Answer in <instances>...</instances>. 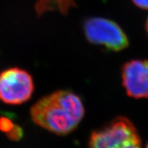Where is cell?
Wrapping results in <instances>:
<instances>
[{
	"mask_svg": "<svg viewBox=\"0 0 148 148\" xmlns=\"http://www.w3.org/2000/svg\"><path fill=\"white\" fill-rule=\"evenodd\" d=\"M14 126L15 125H14L11 122L9 119L6 118V117H1L0 118V131L4 132V133H8L14 127Z\"/></svg>",
	"mask_w": 148,
	"mask_h": 148,
	"instance_id": "8",
	"label": "cell"
},
{
	"mask_svg": "<svg viewBox=\"0 0 148 148\" xmlns=\"http://www.w3.org/2000/svg\"><path fill=\"white\" fill-rule=\"evenodd\" d=\"M135 6L141 9L148 10V0H132Z\"/></svg>",
	"mask_w": 148,
	"mask_h": 148,
	"instance_id": "9",
	"label": "cell"
},
{
	"mask_svg": "<svg viewBox=\"0 0 148 148\" xmlns=\"http://www.w3.org/2000/svg\"><path fill=\"white\" fill-rule=\"evenodd\" d=\"M145 30H146V32L148 35V18L146 21V24H145Z\"/></svg>",
	"mask_w": 148,
	"mask_h": 148,
	"instance_id": "10",
	"label": "cell"
},
{
	"mask_svg": "<svg viewBox=\"0 0 148 148\" xmlns=\"http://www.w3.org/2000/svg\"><path fill=\"white\" fill-rule=\"evenodd\" d=\"M8 138L11 141H19L23 137V130L20 126L15 125L11 131L6 134Z\"/></svg>",
	"mask_w": 148,
	"mask_h": 148,
	"instance_id": "7",
	"label": "cell"
},
{
	"mask_svg": "<svg viewBox=\"0 0 148 148\" xmlns=\"http://www.w3.org/2000/svg\"><path fill=\"white\" fill-rule=\"evenodd\" d=\"M122 84L129 97L148 99V60L135 59L121 67Z\"/></svg>",
	"mask_w": 148,
	"mask_h": 148,
	"instance_id": "5",
	"label": "cell"
},
{
	"mask_svg": "<svg viewBox=\"0 0 148 148\" xmlns=\"http://www.w3.org/2000/svg\"><path fill=\"white\" fill-rule=\"evenodd\" d=\"M88 148H142L137 129L130 119L117 116L90 135Z\"/></svg>",
	"mask_w": 148,
	"mask_h": 148,
	"instance_id": "2",
	"label": "cell"
},
{
	"mask_svg": "<svg viewBox=\"0 0 148 148\" xmlns=\"http://www.w3.org/2000/svg\"><path fill=\"white\" fill-rule=\"evenodd\" d=\"M35 89L33 78L29 72L11 67L0 73V100L10 105H21L30 98Z\"/></svg>",
	"mask_w": 148,
	"mask_h": 148,
	"instance_id": "4",
	"label": "cell"
},
{
	"mask_svg": "<svg viewBox=\"0 0 148 148\" xmlns=\"http://www.w3.org/2000/svg\"><path fill=\"white\" fill-rule=\"evenodd\" d=\"M77 6L75 0H38L35 6L38 17L50 11H60L63 15H68L71 8Z\"/></svg>",
	"mask_w": 148,
	"mask_h": 148,
	"instance_id": "6",
	"label": "cell"
},
{
	"mask_svg": "<svg viewBox=\"0 0 148 148\" xmlns=\"http://www.w3.org/2000/svg\"><path fill=\"white\" fill-rule=\"evenodd\" d=\"M146 148H148V143H147V146H146Z\"/></svg>",
	"mask_w": 148,
	"mask_h": 148,
	"instance_id": "11",
	"label": "cell"
},
{
	"mask_svg": "<svg viewBox=\"0 0 148 148\" xmlns=\"http://www.w3.org/2000/svg\"><path fill=\"white\" fill-rule=\"evenodd\" d=\"M84 32L89 42L115 52L126 49L130 45L123 30L110 19L99 17L86 19L84 22Z\"/></svg>",
	"mask_w": 148,
	"mask_h": 148,
	"instance_id": "3",
	"label": "cell"
},
{
	"mask_svg": "<svg viewBox=\"0 0 148 148\" xmlns=\"http://www.w3.org/2000/svg\"><path fill=\"white\" fill-rule=\"evenodd\" d=\"M35 124L57 135L75 131L82 121L85 108L81 98L71 90H58L38 100L29 110Z\"/></svg>",
	"mask_w": 148,
	"mask_h": 148,
	"instance_id": "1",
	"label": "cell"
}]
</instances>
